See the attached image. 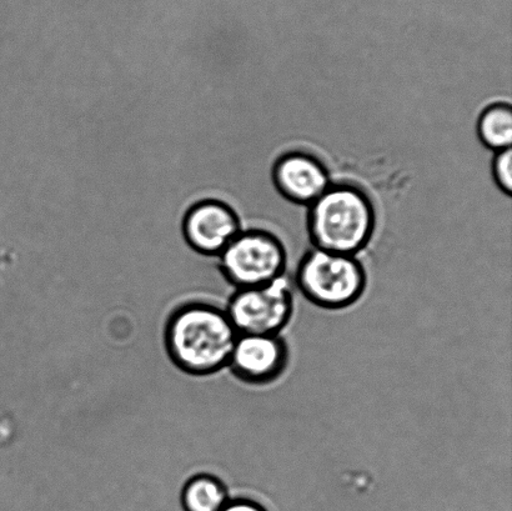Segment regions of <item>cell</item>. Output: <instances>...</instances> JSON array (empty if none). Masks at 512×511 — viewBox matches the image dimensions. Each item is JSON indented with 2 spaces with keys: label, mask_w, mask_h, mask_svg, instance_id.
<instances>
[{
  "label": "cell",
  "mask_w": 512,
  "mask_h": 511,
  "mask_svg": "<svg viewBox=\"0 0 512 511\" xmlns=\"http://www.w3.org/2000/svg\"><path fill=\"white\" fill-rule=\"evenodd\" d=\"M238 335L225 309L189 302L170 314L164 343L175 367L194 377H208L228 368Z\"/></svg>",
  "instance_id": "cell-1"
},
{
  "label": "cell",
  "mask_w": 512,
  "mask_h": 511,
  "mask_svg": "<svg viewBox=\"0 0 512 511\" xmlns=\"http://www.w3.org/2000/svg\"><path fill=\"white\" fill-rule=\"evenodd\" d=\"M373 202L363 189L331 183L308 210V232L314 248L356 257L375 230Z\"/></svg>",
  "instance_id": "cell-2"
},
{
  "label": "cell",
  "mask_w": 512,
  "mask_h": 511,
  "mask_svg": "<svg viewBox=\"0 0 512 511\" xmlns=\"http://www.w3.org/2000/svg\"><path fill=\"white\" fill-rule=\"evenodd\" d=\"M294 287L315 308L341 312L363 299L368 288V273L353 255L313 247L296 267Z\"/></svg>",
  "instance_id": "cell-3"
},
{
  "label": "cell",
  "mask_w": 512,
  "mask_h": 511,
  "mask_svg": "<svg viewBox=\"0 0 512 511\" xmlns=\"http://www.w3.org/2000/svg\"><path fill=\"white\" fill-rule=\"evenodd\" d=\"M220 272L235 290L260 287L284 277L283 242L264 229L242 230L219 255Z\"/></svg>",
  "instance_id": "cell-4"
},
{
  "label": "cell",
  "mask_w": 512,
  "mask_h": 511,
  "mask_svg": "<svg viewBox=\"0 0 512 511\" xmlns=\"http://www.w3.org/2000/svg\"><path fill=\"white\" fill-rule=\"evenodd\" d=\"M293 285L286 275L260 287L237 289L225 312L238 334H283L294 319Z\"/></svg>",
  "instance_id": "cell-5"
},
{
  "label": "cell",
  "mask_w": 512,
  "mask_h": 511,
  "mask_svg": "<svg viewBox=\"0 0 512 511\" xmlns=\"http://www.w3.org/2000/svg\"><path fill=\"white\" fill-rule=\"evenodd\" d=\"M290 348L283 334H239L228 369L240 382L266 387L284 377Z\"/></svg>",
  "instance_id": "cell-6"
},
{
  "label": "cell",
  "mask_w": 512,
  "mask_h": 511,
  "mask_svg": "<svg viewBox=\"0 0 512 511\" xmlns=\"http://www.w3.org/2000/svg\"><path fill=\"white\" fill-rule=\"evenodd\" d=\"M242 232L238 214L219 199H204L185 214L183 234L187 243L207 257H219Z\"/></svg>",
  "instance_id": "cell-7"
},
{
  "label": "cell",
  "mask_w": 512,
  "mask_h": 511,
  "mask_svg": "<svg viewBox=\"0 0 512 511\" xmlns=\"http://www.w3.org/2000/svg\"><path fill=\"white\" fill-rule=\"evenodd\" d=\"M271 177L276 190L289 202L299 205H310L331 184L325 164L305 150H290L280 155Z\"/></svg>",
  "instance_id": "cell-8"
},
{
  "label": "cell",
  "mask_w": 512,
  "mask_h": 511,
  "mask_svg": "<svg viewBox=\"0 0 512 511\" xmlns=\"http://www.w3.org/2000/svg\"><path fill=\"white\" fill-rule=\"evenodd\" d=\"M230 498L229 489L222 479L200 473L183 485L180 507L183 511H220Z\"/></svg>",
  "instance_id": "cell-9"
},
{
  "label": "cell",
  "mask_w": 512,
  "mask_h": 511,
  "mask_svg": "<svg viewBox=\"0 0 512 511\" xmlns=\"http://www.w3.org/2000/svg\"><path fill=\"white\" fill-rule=\"evenodd\" d=\"M478 134L481 143L495 153L511 148L512 110L510 105L495 103L485 108L479 118Z\"/></svg>",
  "instance_id": "cell-10"
},
{
  "label": "cell",
  "mask_w": 512,
  "mask_h": 511,
  "mask_svg": "<svg viewBox=\"0 0 512 511\" xmlns=\"http://www.w3.org/2000/svg\"><path fill=\"white\" fill-rule=\"evenodd\" d=\"M491 168H493V177L496 185H498L504 193L510 195L512 192L511 148L496 152Z\"/></svg>",
  "instance_id": "cell-11"
},
{
  "label": "cell",
  "mask_w": 512,
  "mask_h": 511,
  "mask_svg": "<svg viewBox=\"0 0 512 511\" xmlns=\"http://www.w3.org/2000/svg\"><path fill=\"white\" fill-rule=\"evenodd\" d=\"M220 511H270L259 500L248 497L230 498L229 502Z\"/></svg>",
  "instance_id": "cell-12"
}]
</instances>
